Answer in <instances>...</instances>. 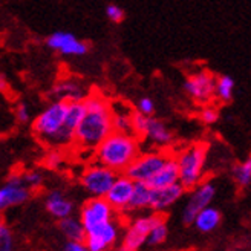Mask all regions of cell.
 I'll list each match as a JSON object with an SVG mask.
<instances>
[{
  "mask_svg": "<svg viewBox=\"0 0 251 251\" xmlns=\"http://www.w3.org/2000/svg\"><path fill=\"white\" fill-rule=\"evenodd\" d=\"M58 227L68 241H84V228L78 218L68 216L65 219H61Z\"/></svg>",
  "mask_w": 251,
  "mask_h": 251,
  "instance_id": "cb8c5ba5",
  "label": "cell"
},
{
  "mask_svg": "<svg viewBox=\"0 0 251 251\" xmlns=\"http://www.w3.org/2000/svg\"><path fill=\"white\" fill-rule=\"evenodd\" d=\"M175 182H179V173H178V166L176 161H175V156L173 153H170V156L164 162V166L158 170V173L147 184L152 188H161V187L172 185Z\"/></svg>",
  "mask_w": 251,
  "mask_h": 251,
  "instance_id": "ffe728a7",
  "label": "cell"
},
{
  "mask_svg": "<svg viewBox=\"0 0 251 251\" xmlns=\"http://www.w3.org/2000/svg\"><path fill=\"white\" fill-rule=\"evenodd\" d=\"M207 153L208 146L205 143H192L173 155L178 166L179 184L185 190H192L201 181H204Z\"/></svg>",
  "mask_w": 251,
  "mask_h": 251,
  "instance_id": "3957f363",
  "label": "cell"
},
{
  "mask_svg": "<svg viewBox=\"0 0 251 251\" xmlns=\"http://www.w3.org/2000/svg\"><path fill=\"white\" fill-rule=\"evenodd\" d=\"M106 17L112 23H121L126 19V12L121 6H118L115 3H109L106 6Z\"/></svg>",
  "mask_w": 251,
  "mask_h": 251,
  "instance_id": "4dcf8cb0",
  "label": "cell"
},
{
  "mask_svg": "<svg viewBox=\"0 0 251 251\" xmlns=\"http://www.w3.org/2000/svg\"><path fill=\"white\" fill-rule=\"evenodd\" d=\"M68 101L54 100L32 121V132L46 146H51L55 135L60 132L66 118Z\"/></svg>",
  "mask_w": 251,
  "mask_h": 251,
  "instance_id": "277c9868",
  "label": "cell"
},
{
  "mask_svg": "<svg viewBox=\"0 0 251 251\" xmlns=\"http://www.w3.org/2000/svg\"><path fill=\"white\" fill-rule=\"evenodd\" d=\"M215 81H216L215 74L207 69H201L188 75L182 87L184 92L193 101L207 104L211 101V98H215Z\"/></svg>",
  "mask_w": 251,
  "mask_h": 251,
  "instance_id": "52a82bcc",
  "label": "cell"
},
{
  "mask_svg": "<svg viewBox=\"0 0 251 251\" xmlns=\"http://www.w3.org/2000/svg\"><path fill=\"white\" fill-rule=\"evenodd\" d=\"M87 95V91L84 86L74 78H63L60 80L51 91V97L54 100H63V101H83L84 97Z\"/></svg>",
  "mask_w": 251,
  "mask_h": 251,
  "instance_id": "ac0fdd59",
  "label": "cell"
},
{
  "mask_svg": "<svg viewBox=\"0 0 251 251\" xmlns=\"http://www.w3.org/2000/svg\"><path fill=\"white\" fill-rule=\"evenodd\" d=\"M133 184L135 182L126 176L124 173L117 175L114 184L110 185L109 192L104 196L107 204L114 208L115 213H127L129 201L133 192Z\"/></svg>",
  "mask_w": 251,
  "mask_h": 251,
  "instance_id": "5bb4252c",
  "label": "cell"
},
{
  "mask_svg": "<svg viewBox=\"0 0 251 251\" xmlns=\"http://www.w3.org/2000/svg\"><path fill=\"white\" fill-rule=\"evenodd\" d=\"M150 201H152V187L146 182H135L133 192L129 201L127 213L143 211L150 208Z\"/></svg>",
  "mask_w": 251,
  "mask_h": 251,
  "instance_id": "7402d4cb",
  "label": "cell"
},
{
  "mask_svg": "<svg viewBox=\"0 0 251 251\" xmlns=\"http://www.w3.org/2000/svg\"><path fill=\"white\" fill-rule=\"evenodd\" d=\"M221 221H222L221 211L215 207L208 205L198 213V215L193 218L192 224L195 225V228L199 230L201 233H211L219 227Z\"/></svg>",
  "mask_w": 251,
  "mask_h": 251,
  "instance_id": "44dd1931",
  "label": "cell"
},
{
  "mask_svg": "<svg viewBox=\"0 0 251 251\" xmlns=\"http://www.w3.org/2000/svg\"><path fill=\"white\" fill-rule=\"evenodd\" d=\"M112 127L114 132L132 133V114L133 110L123 101H110Z\"/></svg>",
  "mask_w": 251,
  "mask_h": 251,
  "instance_id": "d6986e66",
  "label": "cell"
},
{
  "mask_svg": "<svg viewBox=\"0 0 251 251\" xmlns=\"http://www.w3.org/2000/svg\"><path fill=\"white\" fill-rule=\"evenodd\" d=\"M117 175L114 170H110L98 162H92L87 166L80 175V184L91 198H104L109 192L110 185L114 184Z\"/></svg>",
  "mask_w": 251,
  "mask_h": 251,
  "instance_id": "8992f818",
  "label": "cell"
},
{
  "mask_svg": "<svg viewBox=\"0 0 251 251\" xmlns=\"http://www.w3.org/2000/svg\"><path fill=\"white\" fill-rule=\"evenodd\" d=\"M152 225V216H138L126 227L123 241L118 245L117 251H138L146 241Z\"/></svg>",
  "mask_w": 251,
  "mask_h": 251,
  "instance_id": "4fadbf2b",
  "label": "cell"
},
{
  "mask_svg": "<svg viewBox=\"0 0 251 251\" xmlns=\"http://www.w3.org/2000/svg\"><path fill=\"white\" fill-rule=\"evenodd\" d=\"M45 205H46V210L51 213V216H54L58 221L65 219L68 216H72V213L75 210L72 199H69L66 193L63 190H58V188L48 192L45 198Z\"/></svg>",
  "mask_w": 251,
  "mask_h": 251,
  "instance_id": "e0dca14e",
  "label": "cell"
},
{
  "mask_svg": "<svg viewBox=\"0 0 251 251\" xmlns=\"http://www.w3.org/2000/svg\"><path fill=\"white\" fill-rule=\"evenodd\" d=\"M199 118H201V121H202L204 124H207V126L215 124L219 120V110L216 107H213V106H205L202 110H201Z\"/></svg>",
  "mask_w": 251,
  "mask_h": 251,
  "instance_id": "1f68e13d",
  "label": "cell"
},
{
  "mask_svg": "<svg viewBox=\"0 0 251 251\" xmlns=\"http://www.w3.org/2000/svg\"><path fill=\"white\" fill-rule=\"evenodd\" d=\"M22 178H23V182L26 184V187L29 188V190H37V188H40L45 182V175L42 170L39 169H32V170H28V172H25L22 175Z\"/></svg>",
  "mask_w": 251,
  "mask_h": 251,
  "instance_id": "83f0119b",
  "label": "cell"
},
{
  "mask_svg": "<svg viewBox=\"0 0 251 251\" xmlns=\"http://www.w3.org/2000/svg\"><path fill=\"white\" fill-rule=\"evenodd\" d=\"M31 198V190L23 182L20 173H11L0 185V210H6L25 204Z\"/></svg>",
  "mask_w": 251,
  "mask_h": 251,
  "instance_id": "8fae6325",
  "label": "cell"
},
{
  "mask_svg": "<svg viewBox=\"0 0 251 251\" xmlns=\"http://www.w3.org/2000/svg\"><path fill=\"white\" fill-rule=\"evenodd\" d=\"M167 236H169V227L166 219L161 216V213H155V215H152V225H150L146 244L153 247L161 245L166 242Z\"/></svg>",
  "mask_w": 251,
  "mask_h": 251,
  "instance_id": "603a6c76",
  "label": "cell"
},
{
  "mask_svg": "<svg viewBox=\"0 0 251 251\" xmlns=\"http://www.w3.org/2000/svg\"><path fill=\"white\" fill-rule=\"evenodd\" d=\"M138 114L146 115V117H153L155 114V103L150 97H141L136 103V110Z\"/></svg>",
  "mask_w": 251,
  "mask_h": 251,
  "instance_id": "f546056e",
  "label": "cell"
},
{
  "mask_svg": "<svg viewBox=\"0 0 251 251\" xmlns=\"http://www.w3.org/2000/svg\"><path fill=\"white\" fill-rule=\"evenodd\" d=\"M114 218H117V213L107 204L104 198H89L83 204L78 216L84 233L98 227V225L112 221Z\"/></svg>",
  "mask_w": 251,
  "mask_h": 251,
  "instance_id": "9c48e42d",
  "label": "cell"
},
{
  "mask_svg": "<svg viewBox=\"0 0 251 251\" xmlns=\"http://www.w3.org/2000/svg\"><path fill=\"white\" fill-rule=\"evenodd\" d=\"M141 153V140L133 133L112 132L94 150V161L115 173H124L130 162Z\"/></svg>",
  "mask_w": 251,
  "mask_h": 251,
  "instance_id": "7a4b0ae2",
  "label": "cell"
},
{
  "mask_svg": "<svg viewBox=\"0 0 251 251\" xmlns=\"http://www.w3.org/2000/svg\"><path fill=\"white\" fill-rule=\"evenodd\" d=\"M170 156V152L166 149H155L149 152H141L124 170V175L130 178L133 182H149L158 170L164 166V162Z\"/></svg>",
  "mask_w": 251,
  "mask_h": 251,
  "instance_id": "5b68a950",
  "label": "cell"
},
{
  "mask_svg": "<svg viewBox=\"0 0 251 251\" xmlns=\"http://www.w3.org/2000/svg\"><path fill=\"white\" fill-rule=\"evenodd\" d=\"M185 188L179 184L175 182L167 187L161 188H152V201H150V208L155 213H162L169 208H172L178 201L185 195Z\"/></svg>",
  "mask_w": 251,
  "mask_h": 251,
  "instance_id": "9a60e30c",
  "label": "cell"
},
{
  "mask_svg": "<svg viewBox=\"0 0 251 251\" xmlns=\"http://www.w3.org/2000/svg\"><path fill=\"white\" fill-rule=\"evenodd\" d=\"M215 196H216V185L210 179L201 181L196 187H193L190 190V195H188L185 207L182 210V221L185 224H192L193 218L202 208L208 207L213 202Z\"/></svg>",
  "mask_w": 251,
  "mask_h": 251,
  "instance_id": "30bf717a",
  "label": "cell"
},
{
  "mask_svg": "<svg viewBox=\"0 0 251 251\" xmlns=\"http://www.w3.org/2000/svg\"><path fill=\"white\" fill-rule=\"evenodd\" d=\"M0 251H14V234L3 221H0Z\"/></svg>",
  "mask_w": 251,
  "mask_h": 251,
  "instance_id": "f1b7e54d",
  "label": "cell"
},
{
  "mask_svg": "<svg viewBox=\"0 0 251 251\" xmlns=\"http://www.w3.org/2000/svg\"><path fill=\"white\" fill-rule=\"evenodd\" d=\"M63 251H89L84 241H66L63 245Z\"/></svg>",
  "mask_w": 251,
  "mask_h": 251,
  "instance_id": "836d02e7",
  "label": "cell"
},
{
  "mask_svg": "<svg viewBox=\"0 0 251 251\" xmlns=\"http://www.w3.org/2000/svg\"><path fill=\"white\" fill-rule=\"evenodd\" d=\"M43 164L48 169L57 170V169H60L63 164H65V153L61 152V149L51 147V150H49V152L43 158Z\"/></svg>",
  "mask_w": 251,
  "mask_h": 251,
  "instance_id": "4316f807",
  "label": "cell"
},
{
  "mask_svg": "<svg viewBox=\"0 0 251 251\" xmlns=\"http://www.w3.org/2000/svg\"><path fill=\"white\" fill-rule=\"evenodd\" d=\"M233 178L236 184L241 188H248L251 184V159L247 158L245 161L239 162L233 169Z\"/></svg>",
  "mask_w": 251,
  "mask_h": 251,
  "instance_id": "484cf974",
  "label": "cell"
},
{
  "mask_svg": "<svg viewBox=\"0 0 251 251\" xmlns=\"http://www.w3.org/2000/svg\"><path fill=\"white\" fill-rule=\"evenodd\" d=\"M141 138L143 140H147L156 149H167L173 143L172 130L161 120H158L155 117H147L146 127L143 130Z\"/></svg>",
  "mask_w": 251,
  "mask_h": 251,
  "instance_id": "2e32d148",
  "label": "cell"
},
{
  "mask_svg": "<svg viewBox=\"0 0 251 251\" xmlns=\"http://www.w3.org/2000/svg\"><path fill=\"white\" fill-rule=\"evenodd\" d=\"M234 94V78L230 75H219L215 81V97L221 103H230Z\"/></svg>",
  "mask_w": 251,
  "mask_h": 251,
  "instance_id": "d4e9b609",
  "label": "cell"
},
{
  "mask_svg": "<svg viewBox=\"0 0 251 251\" xmlns=\"http://www.w3.org/2000/svg\"><path fill=\"white\" fill-rule=\"evenodd\" d=\"M83 104L84 114L75 130L74 147L84 153H94L97 146L114 132L110 100L100 91H91L84 97Z\"/></svg>",
  "mask_w": 251,
  "mask_h": 251,
  "instance_id": "6da1fadb",
  "label": "cell"
},
{
  "mask_svg": "<svg viewBox=\"0 0 251 251\" xmlns=\"http://www.w3.org/2000/svg\"><path fill=\"white\" fill-rule=\"evenodd\" d=\"M121 234V224L117 218L98 225L84 233V244L89 251H109L114 247Z\"/></svg>",
  "mask_w": 251,
  "mask_h": 251,
  "instance_id": "ba28073f",
  "label": "cell"
},
{
  "mask_svg": "<svg viewBox=\"0 0 251 251\" xmlns=\"http://www.w3.org/2000/svg\"><path fill=\"white\" fill-rule=\"evenodd\" d=\"M46 46L66 57H83L89 52V45L71 32L57 31L46 39Z\"/></svg>",
  "mask_w": 251,
  "mask_h": 251,
  "instance_id": "7c38bea8",
  "label": "cell"
},
{
  "mask_svg": "<svg viewBox=\"0 0 251 251\" xmlns=\"http://www.w3.org/2000/svg\"><path fill=\"white\" fill-rule=\"evenodd\" d=\"M16 118L19 123L25 124L31 120V109L26 103H19L16 107Z\"/></svg>",
  "mask_w": 251,
  "mask_h": 251,
  "instance_id": "d6a6232c",
  "label": "cell"
}]
</instances>
